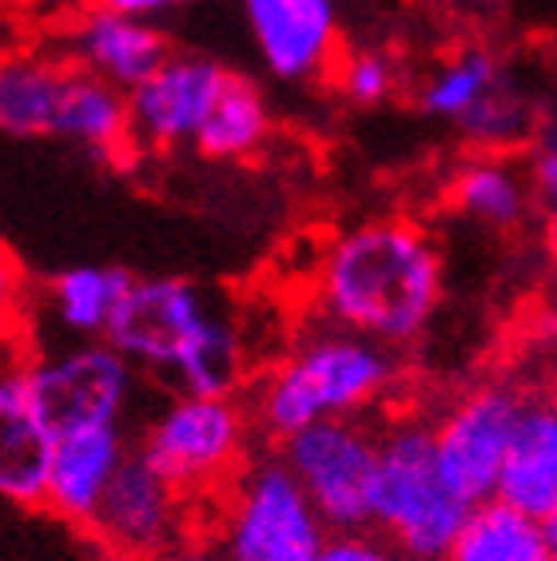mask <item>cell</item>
I'll return each mask as SVG.
<instances>
[{"instance_id": "52a82bcc", "label": "cell", "mask_w": 557, "mask_h": 561, "mask_svg": "<svg viewBox=\"0 0 557 561\" xmlns=\"http://www.w3.org/2000/svg\"><path fill=\"white\" fill-rule=\"evenodd\" d=\"M383 422L354 414V419H322L307 431L291 434L275 450L299 478L311 506L322 514L331 534H354L375 526V478Z\"/></svg>"}, {"instance_id": "ac0fdd59", "label": "cell", "mask_w": 557, "mask_h": 561, "mask_svg": "<svg viewBox=\"0 0 557 561\" xmlns=\"http://www.w3.org/2000/svg\"><path fill=\"white\" fill-rule=\"evenodd\" d=\"M72 60L0 56V136L33 140L53 136Z\"/></svg>"}, {"instance_id": "cb8c5ba5", "label": "cell", "mask_w": 557, "mask_h": 561, "mask_svg": "<svg viewBox=\"0 0 557 561\" xmlns=\"http://www.w3.org/2000/svg\"><path fill=\"white\" fill-rule=\"evenodd\" d=\"M458 128L466 140H474L482 151H505L534 136V112H530V100L502 76V80L458 119Z\"/></svg>"}, {"instance_id": "8992f818", "label": "cell", "mask_w": 557, "mask_h": 561, "mask_svg": "<svg viewBox=\"0 0 557 561\" xmlns=\"http://www.w3.org/2000/svg\"><path fill=\"white\" fill-rule=\"evenodd\" d=\"M259 438L243 399L175 394L136 438V450L195 502H212Z\"/></svg>"}, {"instance_id": "7a4b0ae2", "label": "cell", "mask_w": 557, "mask_h": 561, "mask_svg": "<svg viewBox=\"0 0 557 561\" xmlns=\"http://www.w3.org/2000/svg\"><path fill=\"white\" fill-rule=\"evenodd\" d=\"M104 339L136 363L139 375L172 382L175 394L239 399L251 387L247 343L236 319L192 279H132Z\"/></svg>"}, {"instance_id": "3957f363", "label": "cell", "mask_w": 557, "mask_h": 561, "mask_svg": "<svg viewBox=\"0 0 557 561\" xmlns=\"http://www.w3.org/2000/svg\"><path fill=\"white\" fill-rule=\"evenodd\" d=\"M398 382L390 346L334 323H315L275 367L251 378L247 414L259 443L278 446L322 419L371 414Z\"/></svg>"}, {"instance_id": "7402d4cb", "label": "cell", "mask_w": 557, "mask_h": 561, "mask_svg": "<svg viewBox=\"0 0 557 561\" xmlns=\"http://www.w3.org/2000/svg\"><path fill=\"white\" fill-rule=\"evenodd\" d=\"M271 136V108L251 80L231 72L224 96L215 100L212 116L200 128L192 148L207 160H247Z\"/></svg>"}, {"instance_id": "9a60e30c", "label": "cell", "mask_w": 557, "mask_h": 561, "mask_svg": "<svg viewBox=\"0 0 557 561\" xmlns=\"http://www.w3.org/2000/svg\"><path fill=\"white\" fill-rule=\"evenodd\" d=\"M132 438L124 426H104V431H80L68 438H56L53 466H48V494L44 506L56 518L72 522L84 529L96 514L107 482L116 478L124 458L132 454Z\"/></svg>"}, {"instance_id": "d4e9b609", "label": "cell", "mask_w": 557, "mask_h": 561, "mask_svg": "<svg viewBox=\"0 0 557 561\" xmlns=\"http://www.w3.org/2000/svg\"><path fill=\"white\" fill-rule=\"evenodd\" d=\"M334 84L343 92V100L359 104V108H375L383 100H390L398 84L395 60L378 48H359V53H343V60L334 65Z\"/></svg>"}, {"instance_id": "6da1fadb", "label": "cell", "mask_w": 557, "mask_h": 561, "mask_svg": "<svg viewBox=\"0 0 557 561\" xmlns=\"http://www.w3.org/2000/svg\"><path fill=\"white\" fill-rule=\"evenodd\" d=\"M442 302V255L410 219H366L322 251L315 307L334 323L383 346H407Z\"/></svg>"}, {"instance_id": "44dd1931", "label": "cell", "mask_w": 557, "mask_h": 561, "mask_svg": "<svg viewBox=\"0 0 557 561\" xmlns=\"http://www.w3.org/2000/svg\"><path fill=\"white\" fill-rule=\"evenodd\" d=\"M442 561H557V553L549 550L537 518H525L502 502H482Z\"/></svg>"}, {"instance_id": "f1b7e54d", "label": "cell", "mask_w": 557, "mask_h": 561, "mask_svg": "<svg viewBox=\"0 0 557 561\" xmlns=\"http://www.w3.org/2000/svg\"><path fill=\"white\" fill-rule=\"evenodd\" d=\"M148 561H227V558H224V550H219V541H215L212 529L200 522L192 534H183L180 541H172L168 550H160Z\"/></svg>"}, {"instance_id": "83f0119b", "label": "cell", "mask_w": 557, "mask_h": 561, "mask_svg": "<svg viewBox=\"0 0 557 561\" xmlns=\"http://www.w3.org/2000/svg\"><path fill=\"white\" fill-rule=\"evenodd\" d=\"M24 299H29V279H24L21 263L9 251H0V331L21 327Z\"/></svg>"}, {"instance_id": "5b68a950", "label": "cell", "mask_w": 557, "mask_h": 561, "mask_svg": "<svg viewBox=\"0 0 557 561\" xmlns=\"http://www.w3.org/2000/svg\"><path fill=\"white\" fill-rule=\"evenodd\" d=\"M204 526L227 561H319L331 529L275 446H259L212 502Z\"/></svg>"}, {"instance_id": "484cf974", "label": "cell", "mask_w": 557, "mask_h": 561, "mask_svg": "<svg viewBox=\"0 0 557 561\" xmlns=\"http://www.w3.org/2000/svg\"><path fill=\"white\" fill-rule=\"evenodd\" d=\"M319 561H407L378 529H354V534H331Z\"/></svg>"}, {"instance_id": "d6986e66", "label": "cell", "mask_w": 557, "mask_h": 561, "mask_svg": "<svg viewBox=\"0 0 557 561\" xmlns=\"http://www.w3.org/2000/svg\"><path fill=\"white\" fill-rule=\"evenodd\" d=\"M132 279L136 275H128L124 267H100V263L56 271L53 279L44 283V314L76 343L104 339Z\"/></svg>"}, {"instance_id": "9c48e42d", "label": "cell", "mask_w": 557, "mask_h": 561, "mask_svg": "<svg viewBox=\"0 0 557 561\" xmlns=\"http://www.w3.org/2000/svg\"><path fill=\"white\" fill-rule=\"evenodd\" d=\"M200 506L132 446L84 529L116 561H148L204 522Z\"/></svg>"}, {"instance_id": "5bb4252c", "label": "cell", "mask_w": 557, "mask_h": 561, "mask_svg": "<svg viewBox=\"0 0 557 561\" xmlns=\"http://www.w3.org/2000/svg\"><path fill=\"white\" fill-rule=\"evenodd\" d=\"M68 48H72L76 68H84V72L100 76L107 84H116L120 92L139 88L172 56L168 36L151 21H139V16H124V12H107V9L88 12L84 21L72 28Z\"/></svg>"}, {"instance_id": "1f68e13d", "label": "cell", "mask_w": 557, "mask_h": 561, "mask_svg": "<svg viewBox=\"0 0 557 561\" xmlns=\"http://www.w3.org/2000/svg\"><path fill=\"white\" fill-rule=\"evenodd\" d=\"M546 248H549V255L557 260V207L549 211V219H546Z\"/></svg>"}, {"instance_id": "ba28073f", "label": "cell", "mask_w": 557, "mask_h": 561, "mask_svg": "<svg viewBox=\"0 0 557 561\" xmlns=\"http://www.w3.org/2000/svg\"><path fill=\"white\" fill-rule=\"evenodd\" d=\"M139 367L107 339H84L60 355H36L33 399L53 438L124 426L139 394Z\"/></svg>"}, {"instance_id": "2e32d148", "label": "cell", "mask_w": 557, "mask_h": 561, "mask_svg": "<svg viewBox=\"0 0 557 561\" xmlns=\"http://www.w3.org/2000/svg\"><path fill=\"white\" fill-rule=\"evenodd\" d=\"M493 502L525 518H546L557 502V399H530L518 414Z\"/></svg>"}, {"instance_id": "4fadbf2b", "label": "cell", "mask_w": 557, "mask_h": 561, "mask_svg": "<svg viewBox=\"0 0 557 561\" xmlns=\"http://www.w3.org/2000/svg\"><path fill=\"white\" fill-rule=\"evenodd\" d=\"M251 41L271 76L311 84L343 60L334 0H243Z\"/></svg>"}, {"instance_id": "277c9868", "label": "cell", "mask_w": 557, "mask_h": 561, "mask_svg": "<svg viewBox=\"0 0 557 561\" xmlns=\"http://www.w3.org/2000/svg\"><path fill=\"white\" fill-rule=\"evenodd\" d=\"M474 506L446 482L434 422L398 414L383 422L375 478V526L407 561H442Z\"/></svg>"}, {"instance_id": "4dcf8cb0", "label": "cell", "mask_w": 557, "mask_h": 561, "mask_svg": "<svg viewBox=\"0 0 557 561\" xmlns=\"http://www.w3.org/2000/svg\"><path fill=\"white\" fill-rule=\"evenodd\" d=\"M542 529H546V541H549V550L557 553V502H554V510H549L546 518H542Z\"/></svg>"}, {"instance_id": "ffe728a7", "label": "cell", "mask_w": 557, "mask_h": 561, "mask_svg": "<svg viewBox=\"0 0 557 561\" xmlns=\"http://www.w3.org/2000/svg\"><path fill=\"white\" fill-rule=\"evenodd\" d=\"M530 180L498 151H482L466 160L451 180V199L462 216L478 219L493 231H510L530 211Z\"/></svg>"}, {"instance_id": "4316f807", "label": "cell", "mask_w": 557, "mask_h": 561, "mask_svg": "<svg viewBox=\"0 0 557 561\" xmlns=\"http://www.w3.org/2000/svg\"><path fill=\"white\" fill-rule=\"evenodd\" d=\"M530 187L546 204V211L557 207V131H542L530 148Z\"/></svg>"}, {"instance_id": "7c38bea8", "label": "cell", "mask_w": 557, "mask_h": 561, "mask_svg": "<svg viewBox=\"0 0 557 561\" xmlns=\"http://www.w3.org/2000/svg\"><path fill=\"white\" fill-rule=\"evenodd\" d=\"M227 72L212 56L172 53L139 88L128 92L132 136L139 151H175L195 144L212 116L215 100L224 96Z\"/></svg>"}, {"instance_id": "8fae6325", "label": "cell", "mask_w": 557, "mask_h": 561, "mask_svg": "<svg viewBox=\"0 0 557 561\" xmlns=\"http://www.w3.org/2000/svg\"><path fill=\"white\" fill-rule=\"evenodd\" d=\"M33 346L24 327L0 331V497L44 506L56 438L33 399Z\"/></svg>"}, {"instance_id": "30bf717a", "label": "cell", "mask_w": 557, "mask_h": 561, "mask_svg": "<svg viewBox=\"0 0 557 561\" xmlns=\"http://www.w3.org/2000/svg\"><path fill=\"white\" fill-rule=\"evenodd\" d=\"M522 407V390L505 387V382H486V387H474L470 394H462L451 411L434 422L442 474L470 506L493 502L498 474H502L505 450H510Z\"/></svg>"}, {"instance_id": "e0dca14e", "label": "cell", "mask_w": 557, "mask_h": 561, "mask_svg": "<svg viewBox=\"0 0 557 561\" xmlns=\"http://www.w3.org/2000/svg\"><path fill=\"white\" fill-rule=\"evenodd\" d=\"M53 136L92 151V156H107V160H120L124 151H139L136 136H132L128 92H120L116 84H107V80L76 65L68 76Z\"/></svg>"}, {"instance_id": "603a6c76", "label": "cell", "mask_w": 557, "mask_h": 561, "mask_svg": "<svg viewBox=\"0 0 557 561\" xmlns=\"http://www.w3.org/2000/svg\"><path fill=\"white\" fill-rule=\"evenodd\" d=\"M498 80H502V68H498V60H493L490 53H462L422 84L418 104H422V112H430V116L454 119V124H458Z\"/></svg>"}, {"instance_id": "f546056e", "label": "cell", "mask_w": 557, "mask_h": 561, "mask_svg": "<svg viewBox=\"0 0 557 561\" xmlns=\"http://www.w3.org/2000/svg\"><path fill=\"white\" fill-rule=\"evenodd\" d=\"M96 9L107 12H124V16H139V21H151V16H160V12L175 9L180 0H92Z\"/></svg>"}]
</instances>
